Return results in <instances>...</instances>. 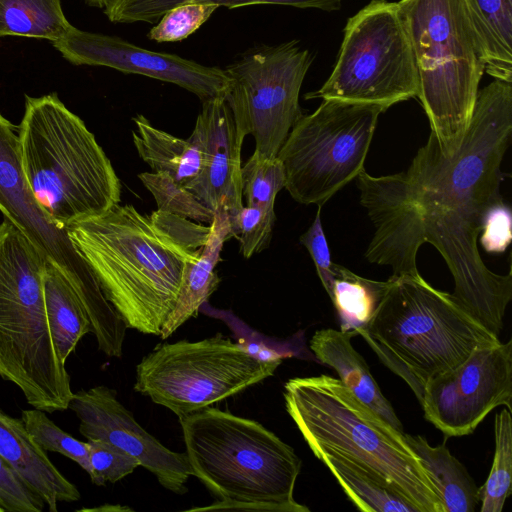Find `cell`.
<instances>
[{
    "mask_svg": "<svg viewBox=\"0 0 512 512\" xmlns=\"http://www.w3.org/2000/svg\"><path fill=\"white\" fill-rule=\"evenodd\" d=\"M512 135V82L495 79L479 89L460 147L442 153L435 135L405 171L421 216L425 243L442 255L463 309L499 337L512 298V273L491 271L477 241L487 211L503 201L501 163Z\"/></svg>",
    "mask_w": 512,
    "mask_h": 512,
    "instance_id": "6da1fadb",
    "label": "cell"
},
{
    "mask_svg": "<svg viewBox=\"0 0 512 512\" xmlns=\"http://www.w3.org/2000/svg\"><path fill=\"white\" fill-rule=\"evenodd\" d=\"M210 231V225L160 210L142 213L131 204H116L66 227L127 328L156 336Z\"/></svg>",
    "mask_w": 512,
    "mask_h": 512,
    "instance_id": "7a4b0ae2",
    "label": "cell"
},
{
    "mask_svg": "<svg viewBox=\"0 0 512 512\" xmlns=\"http://www.w3.org/2000/svg\"><path fill=\"white\" fill-rule=\"evenodd\" d=\"M288 414L316 458L341 457L379 477L417 512H445L428 471L405 434L329 375L295 377L284 385Z\"/></svg>",
    "mask_w": 512,
    "mask_h": 512,
    "instance_id": "3957f363",
    "label": "cell"
},
{
    "mask_svg": "<svg viewBox=\"0 0 512 512\" xmlns=\"http://www.w3.org/2000/svg\"><path fill=\"white\" fill-rule=\"evenodd\" d=\"M179 422L192 476L217 499L189 511H309L294 499L301 460L262 424L210 406Z\"/></svg>",
    "mask_w": 512,
    "mask_h": 512,
    "instance_id": "277c9868",
    "label": "cell"
},
{
    "mask_svg": "<svg viewBox=\"0 0 512 512\" xmlns=\"http://www.w3.org/2000/svg\"><path fill=\"white\" fill-rule=\"evenodd\" d=\"M17 128L26 186L60 229L120 203L121 184L110 159L56 93L26 95Z\"/></svg>",
    "mask_w": 512,
    "mask_h": 512,
    "instance_id": "5b68a950",
    "label": "cell"
},
{
    "mask_svg": "<svg viewBox=\"0 0 512 512\" xmlns=\"http://www.w3.org/2000/svg\"><path fill=\"white\" fill-rule=\"evenodd\" d=\"M389 281L373 317L357 334L420 403L428 381L455 369L476 349L501 342L452 294L420 274Z\"/></svg>",
    "mask_w": 512,
    "mask_h": 512,
    "instance_id": "8992f818",
    "label": "cell"
},
{
    "mask_svg": "<svg viewBox=\"0 0 512 512\" xmlns=\"http://www.w3.org/2000/svg\"><path fill=\"white\" fill-rule=\"evenodd\" d=\"M46 257L8 220L0 223V377L29 405L68 409L70 375L54 340L44 296Z\"/></svg>",
    "mask_w": 512,
    "mask_h": 512,
    "instance_id": "52a82bcc",
    "label": "cell"
},
{
    "mask_svg": "<svg viewBox=\"0 0 512 512\" xmlns=\"http://www.w3.org/2000/svg\"><path fill=\"white\" fill-rule=\"evenodd\" d=\"M418 71V98L443 154L460 147L484 61L465 0H400Z\"/></svg>",
    "mask_w": 512,
    "mask_h": 512,
    "instance_id": "ba28073f",
    "label": "cell"
},
{
    "mask_svg": "<svg viewBox=\"0 0 512 512\" xmlns=\"http://www.w3.org/2000/svg\"><path fill=\"white\" fill-rule=\"evenodd\" d=\"M387 109L323 99L313 113L301 115L277 155L292 198L322 206L356 178L364 170L379 115Z\"/></svg>",
    "mask_w": 512,
    "mask_h": 512,
    "instance_id": "9c48e42d",
    "label": "cell"
},
{
    "mask_svg": "<svg viewBox=\"0 0 512 512\" xmlns=\"http://www.w3.org/2000/svg\"><path fill=\"white\" fill-rule=\"evenodd\" d=\"M281 363L260 361L217 333L155 347L136 366L134 390L182 417L241 393Z\"/></svg>",
    "mask_w": 512,
    "mask_h": 512,
    "instance_id": "30bf717a",
    "label": "cell"
},
{
    "mask_svg": "<svg viewBox=\"0 0 512 512\" xmlns=\"http://www.w3.org/2000/svg\"><path fill=\"white\" fill-rule=\"evenodd\" d=\"M419 77L397 2L372 0L352 16L334 69L306 99H339L387 108L417 97Z\"/></svg>",
    "mask_w": 512,
    "mask_h": 512,
    "instance_id": "8fae6325",
    "label": "cell"
},
{
    "mask_svg": "<svg viewBox=\"0 0 512 512\" xmlns=\"http://www.w3.org/2000/svg\"><path fill=\"white\" fill-rule=\"evenodd\" d=\"M312 60L293 40L253 50L224 69L237 135L253 136L260 156L277 157L301 117L299 94Z\"/></svg>",
    "mask_w": 512,
    "mask_h": 512,
    "instance_id": "7c38bea8",
    "label": "cell"
},
{
    "mask_svg": "<svg viewBox=\"0 0 512 512\" xmlns=\"http://www.w3.org/2000/svg\"><path fill=\"white\" fill-rule=\"evenodd\" d=\"M0 212L67 279L89 318L92 331L111 329L119 316L95 275L71 242L42 210L26 186L19 157L18 128L0 113Z\"/></svg>",
    "mask_w": 512,
    "mask_h": 512,
    "instance_id": "4fadbf2b",
    "label": "cell"
},
{
    "mask_svg": "<svg viewBox=\"0 0 512 512\" xmlns=\"http://www.w3.org/2000/svg\"><path fill=\"white\" fill-rule=\"evenodd\" d=\"M512 340L476 349L455 369L427 382L424 417L446 437L469 435L495 408L511 411Z\"/></svg>",
    "mask_w": 512,
    "mask_h": 512,
    "instance_id": "5bb4252c",
    "label": "cell"
},
{
    "mask_svg": "<svg viewBox=\"0 0 512 512\" xmlns=\"http://www.w3.org/2000/svg\"><path fill=\"white\" fill-rule=\"evenodd\" d=\"M52 44L74 65L106 66L173 83L192 92L202 102L225 99L228 77L217 67L150 51L119 37L79 30L72 25Z\"/></svg>",
    "mask_w": 512,
    "mask_h": 512,
    "instance_id": "9a60e30c",
    "label": "cell"
},
{
    "mask_svg": "<svg viewBox=\"0 0 512 512\" xmlns=\"http://www.w3.org/2000/svg\"><path fill=\"white\" fill-rule=\"evenodd\" d=\"M87 440L109 442L136 457L167 490L185 494L192 476L186 452H174L148 433L117 398L115 389L98 385L81 389L69 402Z\"/></svg>",
    "mask_w": 512,
    "mask_h": 512,
    "instance_id": "2e32d148",
    "label": "cell"
},
{
    "mask_svg": "<svg viewBox=\"0 0 512 512\" xmlns=\"http://www.w3.org/2000/svg\"><path fill=\"white\" fill-rule=\"evenodd\" d=\"M356 178L360 202L375 227L365 257L390 266L392 278L419 275L416 256L425 239L405 172L375 177L362 170Z\"/></svg>",
    "mask_w": 512,
    "mask_h": 512,
    "instance_id": "e0dca14e",
    "label": "cell"
},
{
    "mask_svg": "<svg viewBox=\"0 0 512 512\" xmlns=\"http://www.w3.org/2000/svg\"><path fill=\"white\" fill-rule=\"evenodd\" d=\"M203 150L199 176L187 187L214 213L235 214L243 206L241 149L230 108L224 98L202 102L193 129Z\"/></svg>",
    "mask_w": 512,
    "mask_h": 512,
    "instance_id": "ac0fdd59",
    "label": "cell"
},
{
    "mask_svg": "<svg viewBox=\"0 0 512 512\" xmlns=\"http://www.w3.org/2000/svg\"><path fill=\"white\" fill-rule=\"evenodd\" d=\"M0 457L39 495L49 512L58 511L59 502H74L81 494L50 461L26 430L22 419L0 409Z\"/></svg>",
    "mask_w": 512,
    "mask_h": 512,
    "instance_id": "d6986e66",
    "label": "cell"
},
{
    "mask_svg": "<svg viewBox=\"0 0 512 512\" xmlns=\"http://www.w3.org/2000/svg\"><path fill=\"white\" fill-rule=\"evenodd\" d=\"M355 331L332 328L317 330L310 340V349L323 364L332 367L339 379L367 406L399 431L403 426L392 405L382 394L364 358L354 349L351 339Z\"/></svg>",
    "mask_w": 512,
    "mask_h": 512,
    "instance_id": "ffe728a7",
    "label": "cell"
},
{
    "mask_svg": "<svg viewBox=\"0 0 512 512\" xmlns=\"http://www.w3.org/2000/svg\"><path fill=\"white\" fill-rule=\"evenodd\" d=\"M210 227L209 238L200 256L186 268L176 305L162 327L161 339H167L186 321L197 316L200 307L220 284L215 267L221 260L225 241L232 237L228 215L215 213Z\"/></svg>",
    "mask_w": 512,
    "mask_h": 512,
    "instance_id": "44dd1931",
    "label": "cell"
},
{
    "mask_svg": "<svg viewBox=\"0 0 512 512\" xmlns=\"http://www.w3.org/2000/svg\"><path fill=\"white\" fill-rule=\"evenodd\" d=\"M134 146L140 158L153 172H163L187 189L199 176L203 165V150L198 134L189 138L176 137L153 126L143 115L132 118ZM188 190V189H187Z\"/></svg>",
    "mask_w": 512,
    "mask_h": 512,
    "instance_id": "7402d4cb",
    "label": "cell"
},
{
    "mask_svg": "<svg viewBox=\"0 0 512 512\" xmlns=\"http://www.w3.org/2000/svg\"><path fill=\"white\" fill-rule=\"evenodd\" d=\"M484 71L512 82V0H465Z\"/></svg>",
    "mask_w": 512,
    "mask_h": 512,
    "instance_id": "603a6c76",
    "label": "cell"
},
{
    "mask_svg": "<svg viewBox=\"0 0 512 512\" xmlns=\"http://www.w3.org/2000/svg\"><path fill=\"white\" fill-rule=\"evenodd\" d=\"M439 492L445 512H474L480 503L481 489L466 468L443 444L432 447L421 435L405 434Z\"/></svg>",
    "mask_w": 512,
    "mask_h": 512,
    "instance_id": "cb8c5ba5",
    "label": "cell"
},
{
    "mask_svg": "<svg viewBox=\"0 0 512 512\" xmlns=\"http://www.w3.org/2000/svg\"><path fill=\"white\" fill-rule=\"evenodd\" d=\"M44 296L50 328L66 362L81 338L91 332V324L67 279L49 262L44 275Z\"/></svg>",
    "mask_w": 512,
    "mask_h": 512,
    "instance_id": "d4e9b609",
    "label": "cell"
},
{
    "mask_svg": "<svg viewBox=\"0 0 512 512\" xmlns=\"http://www.w3.org/2000/svg\"><path fill=\"white\" fill-rule=\"evenodd\" d=\"M321 460L334 475L347 497L361 511L417 512L416 508L379 477L354 462L331 455Z\"/></svg>",
    "mask_w": 512,
    "mask_h": 512,
    "instance_id": "484cf974",
    "label": "cell"
},
{
    "mask_svg": "<svg viewBox=\"0 0 512 512\" xmlns=\"http://www.w3.org/2000/svg\"><path fill=\"white\" fill-rule=\"evenodd\" d=\"M389 285V279H367L336 264L329 297L337 311L340 330L357 333L359 328L364 327L376 312Z\"/></svg>",
    "mask_w": 512,
    "mask_h": 512,
    "instance_id": "4316f807",
    "label": "cell"
},
{
    "mask_svg": "<svg viewBox=\"0 0 512 512\" xmlns=\"http://www.w3.org/2000/svg\"><path fill=\"white\" fill-rule=\"evenodd\" d=\"M70 26L60 0H0V37L22 36L54 42Z\"/></svg>",
    "mask_w": 512,
    "mask_h": 512,
    "instance_id": "83f0119b",
    "label": "cell"
},
{
    "mask_svg": "<svg viewBox=\"0 0 512 512\" xmlns=\"http://www.w3.org/2000/svg\"><path fill=\"white\" fill-rule=\"evenodd\" d=\"M191 1L216 4L229 9L255 4H280L324 11L339 10L342 3V0H108L104 13L114 23H155L168 10Z\"/></svg>",
    "mask_w": 512,
    "mask_h": 512,
    "instance_id": "f1b7e54d",
    "label": "cell"
},
{
    "mask_svg": "<svg viewBox=\"0 0 512 512\" xmlns=\"http://www.w3.org/2000/svg\"><path fill=\"white\" fill-rule=\"evenodd\" d=\"M495 452L486 482L480 488V511L501 512L512 493V418L504 407L495 416Z\"/></svg>",
    "mask_w": 512,
    "mask_h": 512,
    "instance_id": "f546056e",
    "label": "cell"
},
{
    "mask_svg": "<svg viewBox=\"0 0 512 512\" xmlns=\"http://www.w3.org/2000/svg\"><path fill=\"white\" fill-rule=\"evenodd\" d=\"M146 189L153 195L157 210L175 214L198 223L210 225L214 212L189 190L176 183L163 172H143L138 175Z\"/></svg>",
    "mask_w": 512,
    "mask_h": 512,
    "instance_id": "4dcf8cb0",
    "label": "cell"
},
{
    "mask_svg": "<svg viewBox=\"0 0 512 512\" xmlns=\"http://www.w3.org/2000/svg\"><path fill=\"white\" fill-rule=\"evenodd\" d=\"M241 179L246 205L268 209L274 208L276 196L286 184L280 159L265 158L255 152L241 167Z\"/></svg>",
    "mask_w": 512,
    "mask_h": 512,
    "instance_id": "1f68e13d",
    "label": "cell"
},
{
    "mask_svg": "<svg viewBox=\"0 0 512 512\" xmlns=\"http://www.w3.org/2000/svg\"><path fill=\"white\" fill-rule=\"evenodd\" d=\"M21 419L33 440L44 450L57 452L90 471L88 442H82L59 428L43 410H22Z\"/></svg>",
    "mask_w": 512,
    "mask_h": 512,
    "instance_id": "d6a6232c",
    "label": "cell"
},
{
    "mask_svg": "<svg viewBox=\"0 0 512 512\" xmlns=\"http://www.w3.org/2000/svg\"><path fill=\"white\" fill-rule=\"evenodd\" d=\"M228 218L231 235L239 239L244 258L249 259L269 246L276 221L274 208L243 205Z\"/></svg>",
    "mask_w": 512,
    "mask_h": 512,
    "instance_id": "836d02e7",
    "label": "cell"
},
{
    "mask_svg": "<svg viewBox=\"0 0 512 512\" xmlns=\"http://www.w3.org/2000/svg\"><path fill=\"white\" fill-rule=\"evenodd\" d=\"M217 8L216 4L195 1L177 5L163 14L147 36L158 43L182 41L204 24Z\"/></svg>",
    "mask_w": 512,
    "mask_h": 512,
    "instance_id": "e575fe53",
    "label": "cell"
},
{
    "mask_svg": "<svg viewBox=\"0 0 512 512\" xmlns=\"http://www.w3.org/2000/svg\"><path fill=\"white\" fill-rule=\"evenodd\" d=\"M89 446V476L97 486H104L107 482L116 483L134 472L140 466V461L104 440H88Z\"/></svg>",
    "mask_w": 512,
    "mask_h": 512,
    "instance_id": "d590c367",
    "label": "cell"
},
{
    "mask_svg": "<svg viewBox=\"0 0 512 512\" xmlns=\"http://www.w3.org/2000/svg\"><path fill=\"white\" fill-rule=\"evenodd\" d=\"M44 504L0 457V507L8 512H42Z\"/></svg>",
    "mask_w": 512,
    "mask_h": 512,
    "instance_id": "8d00e7d4",
    "label": "cell"
},
{
    "mask_svg": "<svg viewBox=\"0 0 512 512\" xmlns=\"http://www.w3.org/2000/svg\"><path fill=\"white\" fill-rule=\"evenodd\" d=\"M300 242L308 250L318 276L328 294L331 293L335 263L331 261L328 243L321 222V206H318L314 221L309 229L300 236Z\"/></svg>",
    "mask_w": 512,
    "mask_h": 512,
    "instance_id": "74e56055",
    "label": "cell"
},
{
    "mask_svg": "<svg viewBox=\"0 0 512 512\" xmlns=\"http://www.w3.org/2000/svg\"><path fill=\"white\" fill-rule=\"evenodd\" d=\"M512 214L510 208L501 201L493 205L485 214L480 243L489 253H503L512 239Z\"/></svg>",
    "mask_w": 512,
    "mask_h": 512,
    "instance_id": "f35d334b",
    "label": "cell"
},
{
    "mask_svg": "<svg viewBox=\"0 0 512 512\" xmlns=\"http://www.w3.org/2000/svg\"><path fill=\"white\" fill-rule=\"evenodd\" d=\"M241 346L245 349V351H247L249 354H251L252 356H254L255 358H257L260 361L269 362V361H278V360L282 361L283 360V355L277 353L274 350H271V349H268L265 347L263 348V347L259 346L258 344H255V343L241 344Z\"/></svg>",
    "mask_w": 512,
    "mask_h": 512,
    "instance_id": "ab89813d",
    "label": "cell"
},
{
    "mask_svg": "<svg viewBox=\"0 0 512 512\" xmlns=\"http://www.w3.org/2000/svg\"><path fill=\"white\" fill-rule=\"evenodd\" d=\"M79 511L117 512V511H131V509L129 507L121 506V505L105 504L100 507L90 508V509L86 508V509H81Z\"/></svg>",
    "mask_w": 512,
    "mask_h": 512,
    "instance_id": "60d3db41",
    "label": "cell"
},
{
    "mask_svg": "<svg viewBox=\"0 0 512 512\" xmlns=\"http://www.w3.org/2000/svg\"><path fill=\"white\" fill-rule=\"evenodd\" d=\"M88 5L104 8L108 0H84Z\"/></svg>",
    "mask_w": 512,
    "mask_h": 512,
    "instance_id": "b9f144b4",
    "label": "cell"
},
{
    "mask_svg": "<svg viewBox=\"0 0 512 512\" xmlns=\"http://www.w3.org/2000/svg\"><path fill=\"white\" fill-rule=\"evenodd\" d=\"M0 512H4V510L0 507Z\"/></svg>",
    "mask_w": 512,
    "mask_h": 512,
    "instance_id": "7bdbcfd3",
    "label": "cell"
}]
</instances>
